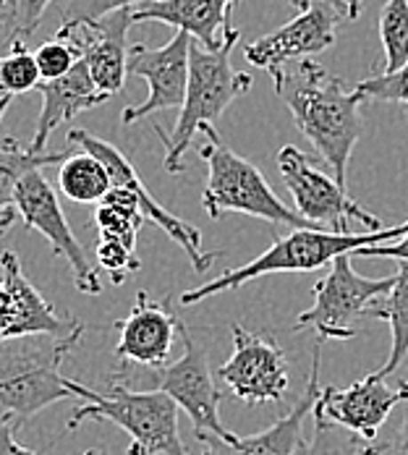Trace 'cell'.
<instances>
[{"instance_id":"cell-1","label":"cell","mask_w":408,"mask_h":455,"mask_svg":"<svg viewBox=\"0 0 408 455\" xmlns=\"http://www.w3.org/2000/svg\"><path fill=\"white\" fill-rule=\"evenodd\" d=\"M277 97L288 105L299 132L312 141L330 165L332 179L348 188V163L364 134L359 92H348L338 76H330L315 60H293L272 74Z\"/></svg>"},{"instance_id":"cell-2","label":"cell","mask_w":408,"mask_h":455,"mask_svg":"<svg viewBox=\"0 0 408 455\" xmlns=\"http://www.w3.org/2000/svg\"><path fill=\"white\" fill-rule=\"evenodd\" d=\"M82 335L84 330L68 338H52V343L40 340L47 335L0 343V416L27 421L58 401L82 398L84 403H94L100 398L97 390L60 374V364Z\"/></svg>"},{"instance_id":"cell-3","label":"cell","mask_w":408,"mask_h":455,"mask_svg":"<svg viewBox=\"0 0 408 455\" xmlns=\"http://www.w3.org/2000/svg\"><path fill=\"white\" fill-rule=\"evenodd\" d=\"M408 233V220L404 226L388 228V230H364V233H330L315 228H296L288 235H280L272 241L268 251H262L257 259L226 270L215 280H207L191 291L181 293L183 307L199 304L204 299H212L223 291H236L246 283L260 280L262 275L275 273H312L324 265H332L343 254H359L362 249L380 246V243H396Z\"/></svg>"},{"instance_id":"cell-4","label":"cell","mask_w":408,"mask_h":455,"mask_svg":"<svg viewBox=\"0 0 408 455\" xmlns=\"http://www.w3.org/2000/svg\"><path fill=\"white\" fill-rule=\"evenodd\" d=\"M241 40V32L233 29L220 50H204L191 43L188 52V90L181 113L171 134L163 126H155V134L165 147V171L171 176L183 173V155L191 147L194 134L202 126H212L228 108L252 90V76L236 71L230 63V50Z\"/></svg>"},{"instance_id":"cell-5","label":"cell","mask_w":408,"mask_h":455,"mask_svg":"<svg viewBox=\"0 0 408 455\" xmlns=\"http://www.w3.org/2000/svg\"><path fill=\"white\" fill-rule=\"evenodd\" d=\"M179 403L160 390H134L124 369L116 371L110 390L94 403L76 406L66 429L74 432L84 421H110L132 437L129 455H188L179 432Z\"/></svg>"},{"instance_id":"cell-6","label":"cell","mask_w":408,"mask_h":455,"mask_svg":"<svg viewBox=\"0 0 408 455\" xmlns=\"http://www.w3.org/2000/svg\"><path fill=\"white\" fill-rule=\"evenodd\" d=\"M199 134H204L207 139L199 149L202 160L207 163V186L202 191V207L212 220H220L226 212H238V215L268 220L272 226H288L293 230L315 228L296 210L280 202V196L272 191L262 171L249 160H244L241 155H236L215 132V126H202Z\"/></svg>"},{"instance_id":"cell-7","label":"cell","mask_w":408,"mask_h":455,"mask_svg":"<svg viewBox=\"0 0 408 455\" xmlns=\"http://www.w3.org/2000/svg\"><path fill=\"white\" fill-rule=\"evenodd\" d=\"M354 254H343L332 262L330 273L315 285V304L296 317L293 330H315L317 340H351L356 338V322L369 317V312L385 299L396 275L390 277H364L351 265Z\"/></svg>"},{"instance_id":"cell-8","label":"cell","mask_w":408,"mask_h":455,"mask_svg":"<svg viewBox=\"0 0 408 455\" xmlns=\"http://www.w3.org/2000/svg\"><path fill=\"white\" fill-rule=\"evenodd\" d=\"M277 171L288 194L293 196L296 212L319 230L348 233L351 220H359L372 233L382 230L380 218L359 207L348 196V188H343L332 176H324L322 171H317L299 147L285 144L277 152Z\"/></svg>"},{"instance_id":"cell-9","label":"cell","mask_w":408,"mask_h":455,"mask_svg":"<svg viewBox=\"0 0 408 455\" xmlns=\"http://www.w3.org/2000/svg\"><path fill=\"white\" fill-rule=\"evenodd\" d=\"M179 335L183 340V356L173 364L155 369V387L165 395H171L179 409L188 413L196 440L202 437H218L223 443H236L238 435L223 427L220 421V390L215 385L212 369L207 362V351L202 343H196L181 322Z\"/></svg>"},{"instance_id":"cell-10","label":"cell","mask_w":408,"mask_h":455,"mask_svg":"<svg viewBox=\"0 0 408 455\" xmlns=\"http://www.w3.org/2000/svg\"><path fill=\"white\" fill-rule=\"evenodd\" d=\"M233 354L226 364L218 369V377L228 390L249 403H280L288 393V359L283 348L268 338L246 330L244 324H233Z\"/></svg>"},{"instance_id":"cell-11","label":"cell","mask_w":408,"mask_h":455,"mask_svg":"<svg viewBox=\"0 0 408 455\" xmlns=\"http://www.w3.org/2000/svg\"><path fill=\"white\" fill-rule=\"evenodd\" d=\"M13 210L32 230L45 235L52 251L60 259H66V265L74 273V283L82 293H87V296L102 293V280L90 265L82 243L76 241L74 230L60 210V202H58L50 181L43 176V171H32L29 176L21 179V183L16 186V194H13Z\"/></svg>"},{"instance_id":"cell-12","label":"cell","mask_w":408,"mask_h":455,"mask_svg":"<svg viewBox=\"0 0 408 455\" xmlns=\"http://www.w3.org/2000/svg\"><path fill=\"white\" fill-rule=\"evenodd\" d=\"M68 141L76 144V147H82V152L94 155L108 168V173H110L116 188H126V191L134 194L136 202H139V210H141V218L149 220V223H155L157 228H163L171 235V241H176L183 251L188 254L191 267L196 273H207L212 267V262L220 257V251H204L202 249V233L194 226L179 220L176 215H171L165 207H160V202L144 188V183H141L139 173L134 171V165L126 160V155L118 147H113L105 139L94 137L90 132H82V129H74L68 134Z\"/></svg>"},{"instance_id":"cell-13","label":"cell","mask_w":408,"mask_h":455,"mask_svg":"<svg viewBox=\"0 0 408 455\" xmlns=\"http://www.w3.org/2000/svg\"><path fill=\"white\" fill-rule=\"evenodd\" d=\"M191 37L186 32H176L171 43L163 47H149L136 43L129 50V74L141 76L149 84V94L141 105L126 108L121 121L136 124L157 110H173L183 108L186 90H188V52Z\"/></svg>"},{"instance_id":"cell-14","label":"cell","mask_w":408,"mask_h":455,"mask_svg":"<svg viewBox=\"0 0 408 455\" xmlns=\"http://www.w3.org/2000/svg\"><path fill=\"white\" fill-rule=\"evenodd\" d=\"M398 403H408V390L401 382H398V387H390L385 379L366 374L346 387L324 385L319 390L315 411L322 413L327 421L372 443L377 437L380 427L388 421L390 411Z\"/></svg>"},{"instance_id":"cell-15","label":"cell","mask_w":408,"mask_h":455,"mask_svg":"<svg viewBox=\"0 0 408 455\" xmlns=\"http://www.w3.org/2000/svg\"><path fill=\"white\" fill-rule=\"evenodd\" d=\"M340 21L343 19L330 5L312 3L293 21L246 45L244 55L252 66L265 68L272 76L293 60H307L335 45V27Z\"/></svg>"},{"instance_id":"cell-16","label":"cell","mask_w":408,"mask_h":455,"mask_svg":"<svg viewBox=\"0 0 408 455\" xmlns=\"http://www.w3.org/2000/svg\"><path fill=\"white\" fill-rule=\"evenodd\" d=\"M319 364H322V340L315 343L312 351V366H309V379L307 387L301 393V398L296 401V406L288 411L285 416H280L272 427L265 432L249 435V437H238L236 443H223L218 437H202L199 443L204 445L202 455H296L304 445L301 429H304V419L315 411L319 401Z\"/></svg>"},{"instance_id":"cell-17","label":"cell","mask_w":408,"mask_h":455,"mask_svg":"<svg viewBox=\"0 0 408 455\" xmlns=\"http://www.w3.org/2000/svg\"><path fill=\"white\" fill-rule=\"evenodd\" d=\"M179 327H181V322L176 319L173 312H168L163 304L152 301L147 296V291H139L129 317L116 322L118 362H124V366L139 364L149 366V369L165 366L171 348L176 343Z\"/></svg>"},{"instance_id":"cell-18","label":"cell","mask_w":408,"mask_h":455,"mask_svg":"<svg viewBox=\"0 0 408 455\" xmlns=\"http://www.w3.org/2000/svg\"><path fill=\"white\" fill-rule=\"evenodd\" d=\"M0 285L8 293V340L19 338H68L74 332H82L84 324L76 319L60 317L40 291L27 280V275L19 265V257L13 251L0 254Z\"/></svg>"},{"instance_id":"cell-19","label":"cell","mask_w":408,"mask_h":455,"mask_svg":"<svg viewBox=\"0 0 408 455\" xmlns=\"http://www.w3.org/2000/svg\"><path fill=\"white\" fill-rule=\"evenodd\" d=\"M236 0H149L134 8V24L163 21L186 32L204 50H220L228 35L236 29L230 24V8Z\"/></svg>"},{"instance_id":"cell-20","label":"cell","mask_w":408,"mask_h":455,"mask_svg":"<svg viewBox=\"0 0 408 455\" xmlns=\"http://www.w3.org/2000/svg\"><path fill=\"white\" fill-rule=\"evenodd\" d=\"M134 11H116L90 27L74 29L82 37L84 45V60L90 66L94 87L113 97L124 90L126 74H129V27L134 24Z\"/></svg>"},{"instance_id":"cell-21","label":"cell","mask_w":408,"mask_h":455,"mask_svg":"<svg viewBox=\"0 0 408 455\" xmlns=\"http://www.w3.org/2000/svg\"><path fill=\"white\" fill-rule=\"evenodd\" d=\"M37 92L43 94V110H40V118H37L35 139L29 144L32 152H47V139L60 124L74 121L76 116H82L92 108L102 105L105 100H110L108 94H102L94 87L90 66H87L84 58L66 76L52 79V82H43Z\"/></svg>"},{"instance_id":"cell-22","label":"cell","mask_w":408,"mask_h":455,"mask_svg":"<svg viewBox=\"0 0 408 455\" xmlns=\"http://www.w3.org/2000/svg\"><path fill=\"white\" fill-rule=\"evenodd\" d=\"M369 317L388 319L390 332H393L390 354H388L385 364L374 371V377L388 379L390 374L398 371V366L404 364V359L408 356V262H398L393 291L369 312Z\"/></svg>"},{"instance_id":"cell-23","label":"cell","mask_w":408,"mask_h":455,"mask_svg":"<svg viewBox=\"0 0 408 455\" xmlns=\"http://www.w3.org/2000/svg\"><path fill=\"white\" fill-rule=\"evenodd\" d=\"M68 152H32L21 147L13 137L0 141V212L13 210L16 186L32 171H43L45 165H63Z\"/></svg>"},{"instance_id":"cell-24","label":"cell","mask_w":408,"mask_h":455,"mask_svg":"<svg viewBox=\"0 0 408 455\" xmlns=\"http://www.w3.org/2000/svg\"><path fill=\"white\" fill-rule=\"evenodd\" d=\"M58 183L66 199L79 202V204H100L113 188V179L108 168L90 152L68 155V160L60 165Z\"/></svg>"},{"instance_id":"cell-25","label":"cell","mask_w":408,"mask_h":455,"mask_svg":"<svg viewBox=\"0 0 408 455\" xmlns=\"http://www.w3.org/2000/svg\"><path fill=\"white\" fill-rule=\"evenodd\" d=\"M385 63L374 74H396L408 63V0H385L380 13Z\"/></svg>"},{"instance_id":"cell-26","label":"cell","mask_w":408,"mask_h":455,"mask_svg":"<svg viewBox=\"0 0 408 455\" xmlns=\"http://www.w3.org/2000/svg\"><path fill=\"white\" fill-rule=\"evenodd\" d=\"M43 76L35 60V52L27 50L24 40L11 43V52L0 55V97H13V94H24V92L40 90Z\"/></svg>"},{"instance_id":"cell-27","label":"cell","mask_w":408,"mask_h":455,"mask_svg":"<svg viewBox=\"0 0 408 455\" xmlns=\"http://www.w3.org/2000/svg\"><path fill=\"white\" fill-rule=\"evenodd\" d=\"M82 58H84L82 37L76 32H68V29H60L55 35V40L43 43L35 50V60H37L43 82H52V79L66 76L68 71H74V66Z\"/></svg>"},{"instance_id":"cell-28","label":"cell","mask_w":408,"mask_h":455,"mask_svg":"<svg viewBox=\"0 0 408 455\" xmlns=\"http://www.w3.org/2000/svg\"><path fill=\"white\" fill-rule=\"evenodd\" d=\"M312 413H315V435L309 443L301 445V451L296 455H366V448H369L366 440L327 421L317 411Z\"/></svg>"},{"instance_id":"cell-29","label":"cell","mask_w":408,"mask_h":455,"mask_svg":"<svg viewBox=\"0 0 408 455\" xmlns=\"http://www.w3.org/2000/svg\"><path fill=\"white\" fill-rule=\"evenodd\" d=\"M149 0H66L63 11H60V29H79V27H90L94 21L116 13V11H126V8H139Z\"/></svg>"},{"instance_id":"cell-30","label":"cell","mask_w":408,"mask_h":455,"mask_svg":"<svg viewBox=\"0 0 408 455\" xmlns=\"http://www.w3.org/2000/svg\"><path fill=\"white\" fill-rule=\"evenodd\" d=\"M354 90L359 92L364 100L408 105V63L396 74H372L369 79L359 82Z\"/></svg>"},{"instance_id":"cell-31","label":"cell","mask_w":408,"mask_h":455,"mask_svg":"<svg viewBox=\"0 0 408 455\" xmlns=\"http://www.w3.org/2000/svg\"><path fill=\"white\" fill-rule=\"evenodd\" d=\"M97 262L110 273L116 285H121L129 273L139 270L134 246L116 241V238H105V235H100V241H97Z\"/></svg>"},{"instance_id":"cell-32","label":"cell","mask_w":408,"mask_h":455,"mask_svg":"<svg viewBox=\"0 0 408 455\" xmlns=\"http://www.w3.org/2000/svg\"><path fill=\"white\" fill-rule=\"evenodd\" d=\"M50 3L52 0H16L13 3V24H11V29L16 32V40L27 43L37 32V27L43 21V13H45Z\"/></svg>"},{"instance_id":"cell-33","label":"cell","mask_w":408,"mask_h":455,"mask_svg":"<svg viewBox=\"0 0 408 455\" xmlns=\"http://www.w3.org/2000/svg\"><path fill=\"white\" fill-rule=\"evenodd\" d=\"M366 455H408V403L404 409V419H401V427L396 429V435L388 437L380 445H369Z\"/></svg>"},{"instance_id":"cell-34","label":"cell","mask_w":408,"mask_h":455,"mask_svg":"<svg viewBox=\"0 0 408 455\" xmlns=\"http://www.w3.org/2000/svg\"><path fill=\"white\" fill-rule=\"evenodd\" d=\"M13 419H8V416H0V455H45L47 448L43 451H35V448H27V445H21L16 437H13Z\"/></svg>"},{"instance_id":"cell-35","label":"cell","mask_w":408,"mask_h":455,"mask_svg":"<svg viewBox=\"0 0 408 455\" xmlns=\"http://www.w3.org/2000/svg\"><path fill=\"white\" fill-rule=\"evenodd\" d=\"M296 8H307V5H312V3H324V5H330L343 21H354V19H359V13H362V0H291Z\"/></svg>"},{"instance_id":"cell-36","label":"cell","mask_w":408,"mask_h":455,"mask_svg":"<svg viewBox=\"0 0 408 455\" xmlns=\"http://www.w3.org/2000/svg\"><path fill=\"white\" fill-rule=\"evenodd\" d=\"M356 257H388V259H396V262H408V233L396 243H380V246L362 249Z\"/></svg>"},{"instance_id":"cell-37","label":"cell","mask_w":408,"mask_h":455,"mask_svg":"<svg viewBox=\"0 0 408 455\" xmlns=\"http://www.w3.org/2000/svg\"><path fill=\"white\" fill-rule=\"evenodd\" d=\"M8 324H11V317H8V293L0 285V343L8 340Z\"/></svg>"},{"instance_id":"cell-38","label":"cell","mask_w":408,"mask_h":455,"mask_svg":"<svg viewBox=\"0 0 408 455\" xmlns=\"http://www.w3.org/2000/svg\"><path fill=\"white\" fill-rule=\"evenodd\" d=\"M13 24V5H0V32L11 29Z\"/></svg>"},{"instance_id":"cell-39","label":"cell","mask_w":408,"mask_h":455,"mask_svg":"<svg viewBox=\"0 0 408 455\" xmlns=\"http://www.w3.org/2000/svg\"><path fill=\"white\" fill-rule=\"evenodd\" d=\"M19 218V212L16 210H5V212H0V238H3V233L8 230V228L13 226V220Z\"/></svg>"},{"instance_id":"cell-40","label":"cell","mask_w":408,"mask_h":455,"mask_svg":"<svg viewBox=\"0 0 408 455\" xmlns=\"http://www.w3.org/2000/svg\"><path fill=\"white\" fill-rule=\"evenodd\" d=\"M8 105H11V97H0V121H3V116H5V110H8Z\"/></svg>"},{"instance_id":"cell-41","label":"cell","mask_w":408,"mask_h":455,"mask_svg":"<svg viewBox=\"0 0 408 455\" xmlns=\"http://www.w3.org/2000/svg\"><path fill=\"white\" fill-rule=\"evenodd\" d=\"M82 455H113L110 451H105V448H92V451H87V453Z\"/></svg>"},{"instance_id":"cell-42","label":"cell","mask_w":408,"mask_h":455,"mask_svg":"<svg viewBox=\"0 0 408 455\" xmlns=\"http://www.w3.org/2000/svg\"><path fill=\"white\" fill-rule=\"evenodd\" d=\"M16 0H0V5H13Z\"/></svg>"},{"instance_id":"cell-43","label":"cell","mask_w":408,"mask_h":455,"mask_svg":"<svg viewBox=\"0 0 408 455\" xmlns=\"http://www.w3.org/2000/svg\"><path fill=\"white\" fill-rule=\"evenodd\" d=\"M401 385H404V387H406V390H408V379H401Z\"/></svg>"}]
</instances>
